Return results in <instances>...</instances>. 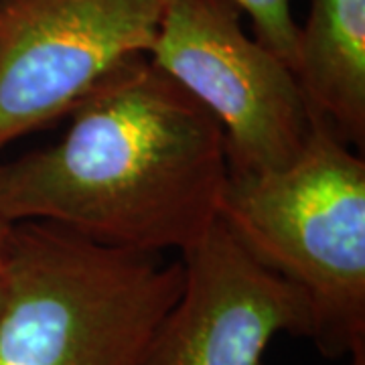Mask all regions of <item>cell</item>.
<instances>
[{"label":"cell","mask_w":365,"mask_h":365,"mask_svg":"<svg viewBox=\"0 0 365 365\" xmlns=\"http://www.w3.org/2000/svg\"><path fill=\"white\" fill-rule=\"evenodd\" d=\"M181 287L182 262L13 223L0 365H143Z\"/></svg>","instance_id":"3957f363"},{"label":"cell","mask_w":365,"mask_h":365,"mask_svg":"<svg viewBox=\"0 0 365 365\" xmlns=\"http://www.w3.org/2000/svg\"><path fill=\"white\" fill-rule=\"evenodd\" d=\"M11 240H13V223L0 217V302L9 282V262H11Z\"/></svg>","instance_id":"9c48e42d"},{"label":"cell","mask_w":365,"mask_h":365,"mask_svg":"<svg viewBox=\"0 0 365 365\" xmlns=\"http://www.w3.org/2000/svg\"><path fill=\"white\" fill-rule=\"evenodd\" d=\"M181 256V292L143 365H264L278 335L311 337L302 292L256 260L220 217Z\"/></svg>","instance_id":"8992f818"},{"label":"cell","mask_w":365,"mask_h":365,"mask_svg":"<svg viewBox=\"0 0 365 365\" xmlns=\"http://www.w3.org/2000/svg\"><path fill=\"white\" fill-rule=\"evenodd\" d=\"M59 143L0 163V217L47 222L106 248L187 252L220 217V122L146 53L69 110Z\"/></svg>","instance_id":"6da1fadb"},{"label":"cell","mask_w":365,"mask_h":365,"mask_svg":"<svg viewBox=\"0 0 365 365\" xmlns=\"http://www.w3.org/2000/svg\"><path fill=\"white\" fill-rule=\"evenodd\" d=\"M347 359H349V364L347 365H365V349L355 351L353 355H349Z\"/></svg>","instance_id":"30bf717a"},{"label":"cell","mask_w":365,"mask_h":365,"mask_svg":"<svg viewBox=\"0 0 365 365\" xmlns=\"http://www.w3.org/2000/svg\"><path fill=\"white\" fill-rule=\"evenodd\" d=\"M294 76L314 114L364 150L365 0H311Z\"/></svg>","instance_id":"52a82bcc"},{"label":"cell","mask_w":365,"mask_h":365,"mask_svg":"<svg viewBox=\"0 0 365 365\" xmlns=\"http://www.w3.org/2000/svg\"><path fill=\"white\" fill-rule=\"evenodd\" d=\"M220 220L311 311L329 359L365 349V160L319 114L300 155L278 170H230Z\"/></svg>","instance_id":"7a4b0ae2"},{"label":"cell","mask_w":365,"mask_h":365,"mask_svg":"<svg viewBox=\"0 0 365 365\" xmlns=\"http://www.w3.org/2000/svg\"><path fill=\"white\" fill-rule=\"evenodd\" d=\"M252 21L254 39L276 53L288 66H297L299 25L292 19L290 0H232Z\"/></svg>","instance_id":"ba28073f"},{"label":"cell","mask_w":365,"mask_h":365,"mask_svg":"<svg viewBox=\"0 0 365 365\" xmlns=\"http://www.w3.org/2000/svg\"><path fill=\"white\" fill-rule=\"evenodd\" d=\"M148 57L220 122L230 170H278L300 155L314 112L232 0H169Z\"/></svg>","instance_id":"277c9868"},{"label":"cell","mask_w":365,"mask_h":365,"mask_svg":"<svg viewBox=\"0 0 365 365\" xmlns=\"http://www.w3.org/2000/svg\"><path fill=\"white\" fill-rule=\"evenodd\" d=\"M169 0H0V148L146 53Z\"/></svg>","instance_id":"5b68a950"}]
</instances>
